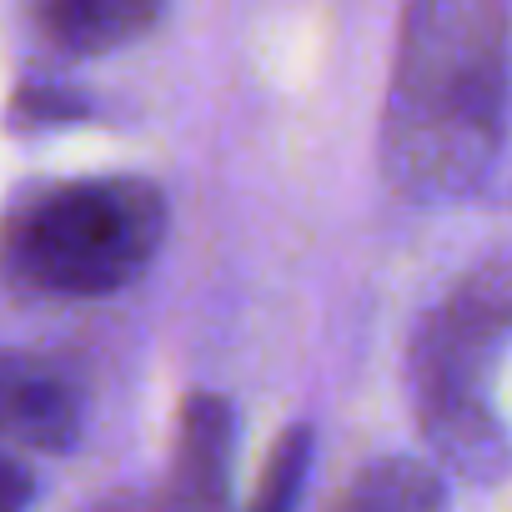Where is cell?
I'll return each instance as SVG.
<instances>
[{
	"label": "cell",
	"instance_id": "6da1fadb",
	"mask_svg": "<svg viewBox=\"0 0 512 512\" xmlns=\"http://www.w3.org/2000/svg\"><path fill=\"white\" fill-rule=\"evenodd\" d=\"M507 141V0H402L377 161L387 191L462 206Z\"/></svg>",
	"mask_w": 512,
	"mask_h": 512
},
{
	"label": "cell",
	"instance_id": "7a4b0ae2",
	"mask_svg": "<svg viewBox=\"0 0 512 512\" xmlns=\"http://www.w3.org/2000/svg\"><path fill=\"white\" fill-rule=\"evenodd\" d=\"M512 332V262L487 251L422 317L407 357L412 422L442 477L497 487L507 472V422L492 397Z\"/></svg>",
	"mask_w": 512,
	"mask_h": 512
},
{
	"label": "cell",
	"instance_id": "3957f363",
	"mask_svg": "<svg viewBox=\"0 0 512 512\" xmlns=\"http://www.w3.org/2000/svg\"><path fill=\"white\" fill-rule=\"evenodd\" d=\"M166 221V196L146 176L36 181L0 216V272L36 297L96 302L156 262Z\"/></svg>",
	"mask_w": 512,
	"mask_h": 512
},
{
	"label": "cell",
	"instance_id": "277c9868",
	"mask_svg": "<svg viewBox=\"0 0 512 512\" xmlns=\"http://www.w3.org/2000/svg\"><path fill=\"white\" fill-rule=\"evenodd\" d=\"M236 487V407L216 392H186L166 482L146 497L151 512H231Z\"/></svg>",
	"mask_w": 512,
	"mask_h": 512
},
{
	"label": "cell",
	"instance_id": "5b68a950",
	"mask_svg": "<svg viewBox=\"0 0 512 512\" xmlns=\"http://www.w3.org/2000/svg\"><path fill=\"white\" fill-rule=\"evenodd\" d=\"M0 442L51 457L81 442V392L56 362L0 352Z\"/></svg>",
	"mask_w": 512,
	"mask_h": 512
},
{
	"label": "cell",
	"instance_id": "8992f818",
	"mask_svg": "<svg viewBox=\"0 0 512 512\" xmlns=\"http://www.w3.org/2000/svg\"><path fill=\"white\" fill-rule=\"evenodd\" d=\"M26 16L51 51L91 61L151 36L161 0H26Z\"/></svg>",
	"mask_w": 512,
	"mask_h": 512
},
{
	"label": "cell",
	"instance_id": "52a82bcc",
	"mask_svg": "<svg viewBox=\"0 0 512 512\" xmlns=\"http://www.w3.org/2000/svg\"><path fill=\"white\" fill-rule=\"evenodd\" d=\"M327 512H447V477L427 457H372Z\"/></svg>",
	"mask_w": 512,
	"mask_h": 512
},
{
	"label": "cell",
	"instance_id": "ba28073f",
	"mask_svg": "<svg viewBox=\"0 0 512 512\" xmlns=\"http://www.w3.org/2000/svg\"><path fill=\"white\" fill-rule=\"evenodd\" d=\"M312 462H317V432L307 422H292L277 437V447L267 452L241 512H297L302 492H307V477H312Z\"/></svg>",
	"mask_w": 512,
	"mask_h": 512
},
{
	"label": "cell",
	"instance_id": "9c48e42d",
	"mask_svg": "<svg viewBox=\"0 0 512 512\" xmlns=\"http://www.w3.org/2000/svg\"><path fill=\"white\" fill-rule=\"evenodd\" d=\"M86 116H91V101L76 86H61V81H21L16 96L6 101V131L21 136V141L81 126Z\"/></svg>",
	"mask_w": 512,
	"mask_h": 512
},
{
	"label": "cell",
	"instance_id": "30bf717a",
	"mask_svg": "<svg viewBox=\"0 0 512 512\" xmlns=\"http://www.w3.org/2000/svg\"><path fill=\"white\" fill-rule=\"evenodd\" d=\"M31 497H36V477L26 472L16 452L0 447V512H26Z\"/></svg>",
	"mask_w": 512,
	"mask_h": 512
},
{
	"label": "cell",
	"instance_id": "8fae6325",
	"mask_svg": "<svg viewBox=\"0 0 512 512\" xmlns=\"http://www.w3.org/2000/svg\"><path fill=\"white\" fill-rule=\"evenodd\" d=\"M91 512H151V502H146V497H136V492H116V497L96 502Z\"/></svg>",
	"mask_w": 512,
	"mask_h": 512
}]
</instances>
